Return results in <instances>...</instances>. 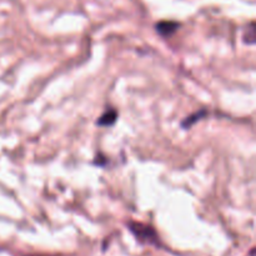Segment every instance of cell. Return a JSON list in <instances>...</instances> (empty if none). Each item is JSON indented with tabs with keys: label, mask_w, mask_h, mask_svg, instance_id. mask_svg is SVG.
<instances>
[{
	"label": "cell",
	"mask_w": 256,
	"mask_h": 256,
	"mask_svg": "<svg viewBox=\"0 0 256 256\" xmlns=\"http://www.w3.org/2000/svg\"><path fill=\"white\" fill-rule=\"evenodd\" d=\"M35 256H40V255H35Z\"/></svg>",
	"instance_id": "cell-7"
},
{
	"label": "cell",
	"mask_w": 256,
	"mask_h": 256,
	"mask_svg": "<svg viewBox=\"0 0 256 256\" xmlns=\"http://www.w3.org/2000/svg\"><path fill=\"white\" fill-rule=\"evenodd\" d=\"M128 228H129V230L132 232V234L136 238L138 242H142V244L152 245V246L155 248L162 246L159 235H158V232H155L152 226H149V225H145L136 222H130L129 224H128Z\"/></svg>",
	"instance_id": "cell-1"
},
{
	"label": "cell",
	"mask_w": 256,
	"mask_h": 256,
	"mask_svg": "<svg viewBox=\"0 0 256 256\" xmlns=\"http://www.w3.org/2000/svg\"><path fill=\"white\" fill-rule=\"evenodd\" d=\"M116 119H118L116 110L109 109L99 118V120H98L96 124L99 125V126H106V128L112 126V125L115 124V122H116Z\"/></svg>",
	"instance_id": "cell-3"
},
{
	"label": "cell",
	"mask_w": 256,
	"mask_h": 256,
	"mask_svg": "<svg viewBox=\"0 0 256 256\" xmlns=\"http://www.w3.org/2000/svg\"><path fill=\"white\" fill-rule=\"evenodd\" d=\"M206 114H208L206 110L202 109V110H199V112H194V114L189 115V116L185 118V119L182 122V129H190L192 125L196 124L198 122H200L202 118H205V115Z\"/></svg>",
	"instance_id": "cell-4"
},
{
	"label": "cell",
	"mask_w": 256,
	"mask_h": 256,
	"mask_svg": "<svg viewBox=\"0 0 256 256\" xmlns=\"http://www.w3.org/2000/svg\"><path fill=\"white\" fill-rule=\"evenodd\" d=\"M255 24H252L249 28L246 29V32L244 34V42L246 44L252 45L255 44V40H256V34H255Z\"/></svg>",
	"instance_id": "cell-5"
},
{
	"label": "cell",
	"mask_w": 256,
	"mask_h": 256,
	"mask_svg": "<svg viewBox=\"0 0 256 256\" xmlns=\"http://www.w3.org/2000/svg\"><path fill=\"white\" fill-rule=\"evenodd\" d=\"M95 164L99 165V166H104V165L106 164V158H105L104 155L99 154L96 159H95Z\"/></svg>",
	"instance_id": "cell-6"
},
{
	"label": "cell",
	"mask_w": 256,
	"mask_h": 256,
	"mask_svg": "<svg viewBox=\"0 0 256 256\" xmlns=\"http://www.w3.org/2000/svg\"><path fill=\"white\" fill-rule=\"evenodd\" d=\"M180 24L176 22H172V20H162V22H159L156 25H155V29L159 32L162 36L169 38L179 29Z\"/></svg>",
	"instance_id": "cell-2"
}]
</instances>
